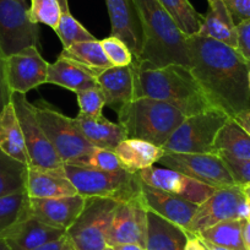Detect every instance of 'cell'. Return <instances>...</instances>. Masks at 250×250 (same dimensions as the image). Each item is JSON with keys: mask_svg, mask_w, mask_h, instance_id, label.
<instances>
[{"mask_svg": "<svg viewBox=\"0 0 250 250\" xmlns=\"http://www.w3.org/2000/svg\"><path fill=\"white\" fill-rule=\"evenodd\" d=\"M80 113L88 117H102V110L105 107V98L100 87L87 88L76 92Z\"/></svg>", "mask_w": 250, "mask_h": 250, "instance_id": "cell-37", "label": "cell"}, {"mask_svg": "<svg viewBox=\"0 0 250 250\" xmlns=\"http://www.w3.org/2000/svg\"><path fill=\"white\" fill-rule=\"evenodd\" d=\"M220 156L229 169L235 184H250V158L249 160H238V158H233L227 155Z\"/></svg>", "mask_w": 250, "mask_h": 250, "instance_id": "cell-39", "label": "cell"}, {"mask_svg": "<svg viewBox=\"0 0 250 250\" xmlns=\"http://www.w3.org/2000/svg\"><path fill=\"white\" fill-rule=\"evenodd\" d=\"M188 232L147 210L146 250H184Z\"/></svg>", "mask_w": 250, "mask_h": 250, "instance_id": "cell-26", "label": "cell"}, {"mask_svg": "<svg viewBox=\"0 0 250 250\" xmlns=\"http://www.w3.org/2000/svg\"><path fill=\"white\" fill-rule=\"evenodd\" d=\"M229 118L217 108L189 115L173 131L162 148L166 152L215 153L216 136Z\"/></svg>", "mask_w": 250, "mask_h": 250, "instance_id": "cell-6", "label": "cell"}, {"mask_svg": "<svg viewBox=\"0 0 250 250\" xmlns=\"http://www.w3.org/2000/svg\"><path fill=\"white\" fill-rule=\"evenodd\" d=\"M233 119L250 135V110H247V112H243L240 114L235 115Z\"/></svg>", "mask_w": 250, "mask_h": 250, "instance_id": "cell-45", "label": "cell"}, {"mask_svg": "<svg viewBox=\"0 0 250 250\" xmlns=\"http://www.w3.org/2000/svg\"><path fill=\"white\" fill-rule=\"evenodd\" d=\"M30 213V196L26 191L0 198V238Z\"/></svg>", "mask_w": 250, "mask_h": 250, "instance_id": "cell-33", "label": "cell"}, {"mask_svg": "<svg viewBox=\"0 0 250 250\" xmlns=\"http://www.w3.org/2000/svg\"><path fill=\"white\" fill-rule=\"evenodd\" d=\"M139 177L145 184L200 205L217 189L187 174L166 167H148L140 170Z\"/></svg>", "mask_w": 250, "mask_h": 250, "instance_id": "cell-13", "label": "cell"}, {"mask_svg": "<svg viewBox=\"0 0 250 250\" xmlns=\"http://www.w3.org/2000/svg\"><path fill=\"white\" fill-rule=\"evenodd\" d=\"M102 47L113 66H128L134 62V55L122 40L109 36L101 41Z\"/></svg>", "mask_w": 250, "mask_h": 250, "instance_id": "cell-38", "label": "cell"}, {"mask_svg": "<svg viewBox=\"0 0 250 250\" xmlns=\"http://www.w3.org/2000/svg\"><path fill=\"white\" fill-rule=\"evenodd\" d=\"M0 250H10L8 243L5 242V239H4V238H0Z\"/></svg>", "mask_w": 250, "mask_h": 250, "instance_id": "cell-51", "label": "cell"}, {"mask_svg": "<svg viewBox=\"0 0 250 250\" xmlns=\"http://www.w3.org/2000/svg\"><path fill=\"white\" fill-rule=\"evenodd\" d=\"M28 166L0 150V198L26 191Z\"/></svg>", "mask_w": 250, "mask_h": 250, "instance_id": "cell-29", "label": "cell"}, {"mask_svg": "<svg viewBox=\"0 0 250 250\" xmlns=\"http://www.w3.org/2000/svg\"><path fill=\"white\" fill-rule=\"evenodd\" d=\"M112 26V35L128 45L138 59L144 47V31L134 0H105Z\"/></svg>", "mask_w": 250, "mask_h": 250, "instance_id": "cell-16", "label": "cell"}, {"mask_svg": "<svg viewBox=\"0 0 250 250\" xmlns=\"http://www.w3.org/2000/svg\"><path fill=\"white\" fill-rule=\"evenodd\" d=\"M144 31V47L136 60L153 66L175 64L190 68L188 36L157 0H134Z\"/></svg>", "mask_w": 250, "mask_h": 250, "instance_id": "cell-3", "label": "cell"}, {"mask_svg": "<svg viewBox=\"0 0 250 250\" xmlns=\"http://www.w3.org/2000/svg\"><path fill=\"white\" fill-rule=\"evenodd\" d=\"M62 14V11L58 0H31L28 15L33 23H43L55 30Z\"/></svg>", "mask_w": 250, "mask_h": 250, "instance_id": "cell-36", "label": "cell"}, {"mask_svg": "<svg viewBox=\"0 0 250 250\" xmlns=\"http://www.w3.org/2000/svg\"><path fill=\"white\" fill-rule=\"evenodd\" d=\"M135 98L148 97L178 108L185 117L210 109L190 68L183 65L153 66L134 59Z\"/></svg>", "mask_w": 250, "mask_h": 250, "instance_id": "cell-2", "label": "cell"}, {"mask_svg": "<svg viewBox=\"0 0 250 250\" xmlns=\"http://www.w3.org/2000/svg\"><path fill=\"white\" fill-rule=\"evenodd\" d=\"M60 55L96 70H104L113 66L103 49L102 43L97 40L75 43L70 47L64 48Z\"/></svg>", "mask_w": 250, "mask_h": 250, "instance_id": "cell-30", "label": "cell"}, {"mask_svg": "<svg viewBox=\"0 0 250 250\" xmlns=\"http://www.w3.org/2000/svg\"><path fill=\"white\" fill-rule=\"evenodd\" d=\"M16 1H19V3L23 4V5H26V0H16Z\"/></svg>", "mask_w": 250, "mask_h": 250, "instance_id": "cell-52", "label": "cell"}, {"mask_svg": "<svg viewBox=\"0 0 250 250\" xmlns=\"http://www.w3.org/2000/svg\"><path fill=\"white\" fill-rule=\"evenodd\" d=\"M74 119L83 135L95 147L114 151L122 141L128 139L124 128L119 123L110 122L103 115L102 117H88V115L79 113V115H76Z\"/></svg>", "mask_w": 250, "mask_h": 250, "instance_id": "cell-23", "label": "cell"}, {"mask_svg": "<svg viewBox=\"0 0 250 250\" xmlns=\"http://www.w3.org/2000/svg\"><path fill=\"white\" fill-rule=\"evenodd\" d=\"M185 115L178 108L148 97H138L118 112L128 139H140L163 147Z\"/></svg>", "mask_w": 250, "mask_h": 250, "instance_id": "cell-4", "label": "cell"}, {"mask_svg": "<svg viewBox=\"0 0 250 250\" xmlns=\"http://www.w3.org/2000/svg\"><path fill=\"white\" fill-rule=\"evenodd\" d=\"M11 103L15 108L16 115L22 129L23 139H25L26 150H27L30 166L28 167H38L44 169H59L64 162L47 135L43 131L32 103L28 102L26 95L19 92L11 93Z\"/></svg>", "mask_w": 250, "mask_h": 250, "instance_id": "cell-10", "label": "cell"}, {"mask_svg": "<svg viewBox=\"0 0 250 250\" xmlns=\"http://www.w3.org/2000/svg\"><path fill=\"white\" fill-rule=\"evenodd\" d=\"M48 65L36 45L6 57V80L11 92L26 95L47 83Z\"/></svg>", "mask_w": 250, "mask_h": 250, "instance_id": "cell-14", "label": "cell"}, {"mask_svg": "<svg viewBox=\"0 0 250 250\" xmlns=\"http://www.w3.org/2000/svg\"><path fill=\"white\" fill-rule=\"evenodd\" d=\"M0 150L10 157L30 166L22 129L11 102L0 113Z\"/></svg>", "mask_w": 250, "mask_h": 250, "instance_id": "cell-27", "label": "cell"}, {"mask_svg": "<svg viewBox=\"0 0 250 250\" xmlns=\"http://www.w3.org/2000/svg\"><path fill=\"white\" fill-rule=\"evenodd\" d=\"M71 250H74V249H71Z\"/></svg>", "mask_w": 250, "mask_h": 250, "instance_id": "cell-56", "label": "cell"}, {"mask_svg": "<svg viewBox=\"0 0 250 250\" xmlns=\"http://www.w3.org/2000/svg\"><path fill=\"white\" fill-rule=\"evenodd\" d=\"M190 70L211 107L230 118L250 110L248 62L235 48L211 38L188 37Z\"/></svg>", "mask_w": 250, "mask_h": 250, "instance_id": "cell-1", "label": "cell"}, {"mask_svg": "<svg viewBox=\"0 0 250 250\" xmlns=\"http://www.w3.org/2000/svg\"><path fill=\"white\" fill-rule=\"evenodd\" d=\"M248 78H249V88H250V69H249V76H248Z\"/></svg>", "mask_w": 250, "mask_h": 250, "instance_id": "cell-54", "label": "cell"}, {"mask_svg": "<svg viewBox=\"0 0 250 250\" xmlns=\"http://www.w3.org/2000/svg\"><path fill=\"white\" fill-rule=\"evenodd\" d=\"M243 242L245 250H250V218L243 221Z\"/></svg>", "mask_w": 250, "mask_h": 250, "instance_id": "cell-46", "label": "cell"}, {"mask_svg": "<svg viewBox=\"0 0 250 250\" xmlns=\"http://www.w3.org/2000/svg\"><path fill=\"white\" fill-rule=\"evenodd\" d=\"M54 31L64 48H68L79 42L96 40L70 13L62 14L59 23Z\"/></svg>", "mask_w": 250, "mask_h": 250, "instance_id": "cell-34", "label": "cell"}, {"mask_svg": "<svg viewBox=\"0 0 250 250\" xmlns=\"http://www.w3.org/2000/svg\"><path fill=\"white\" fill-rule=\"evenodd\" d=\"M40 44L38 25L31 21L27 5L0 0V49L6 57Z\"/></svg>", "mask_w": 250, "mask_h": 250, "instance_id": "cell-12", "label": "cell"}, {"mask_svg": "<svg viewBox=\"0 0 250 250\" xmlns=\"http://www.w3.org/2000/svg\"><path fill=\"white\" fill-rule=\"evenodd\" d=\"M86 198L83 195L62 196L54 199H31V213L43 222L66 230L78 220L85 206Z\"/></svg>", "mask_w": 250, "mask_h": 250, "instance_id": "cell-18", "label": "cell"}, {"mask_svg": "<svg viewBox=\"0 0 250 250\" xmlns=\"http://www.w3.org/2000/svg\"><path fill=\"white\" fill-rule=\"evenodd\" d=\"M198 235L204 242L229 250H245L243 242V221L230 220L217 223L200 232Z\"/></svg>", "mask_w": 250, "mask_h": 250, "instance_id": "cell-31", "label": "cell"}, {"mask_svg": "<svg viewBox=\"0 0 250 250\" xmlns=\"http://www.w3.org/2000/svg\"><path fill=\"white\" fill-rule=\"evenodd\" d=\"M243 189V193L245 194V196H247L248 200L250 201V184H245V185H240Z\"/></svg>", "mask_w": 250, "mask_h": 250, "instance_id": "cell-50", "label": "cell"}, {"mask_svg": "<svg viewBox=\"0 0 250 250\" xmlns=\"http://www.w3.org/2000/svg\"><path fill=\"white\" fill-rule=\"evenodd\" d=\"M235 25L250 20V0H222Z\"/></svg>", "mask_w": 250, "mask_h": 250, "instance_id": "cell-40", "label": "cell"}, {"mask_svg": "<svg viewBox=\"0 0 250 250\" xmlns=\"http://www.w3.org/2000/svg\"><path fill=\"white\" fill-rule=\"evenodd\" d=\"M100 71L59 55L54 62L48 65L47 83H53L76 93L97 87V74Z\"/></svg>", "mask_w": 250, "mask_h": 250, "instance_id": "cell-21", "label": "cell"}, {"mask_svg": "<svg viewBox=\"0 0 250 250\" xmlns=\"http://www.w3.org/2000/svg\"><path fill=\"white\" fill-rule=\"evenodd\" d=\"M69 165L100 170L124 169L114 151L100 147H95L87 155L83 156V157L78 158L75 161H71V162H69Z\"/></svg>", "mask_w": 250, "mask_h": 250, "instance_id": "cell-35", "label": "cell"}, {"mask_svg": "<svg viewBox=\"0 0 250 250\" xmlns=\"http://www.w3.org/2000/svg\"><path fill=\"white\" fill-rule=\"evenodd\" d=\"M237 50L248 62H250V20L237 25Z\"/></svg>", "mask_w": 250, "mask_h": 250, "instance_id": "cell-41", "label": "cell"}, {"mask_svg": "<svg viewBox=\"0 0 250 250\" xmlns=\"http://www.w3.org/2000/svg\"><path fill=\"white\" fill-rule=\"evenodd\" d=\"M114 250H146L145 248L141 245L135 244V243H126V244H119L115 245Z\"/></svg>", "mask_w": 250, "mask_h": 250, "instance_id": "cell-47", "label": "cell"}, {"mask_svg": "<svg viewBox=\"0 0 250 250\" xmlns=\"http://www.w3.org/2000/svg\"><path fill=\"white\" fill-rule=\"evenodd\" d=\"M98 87L105 98V107L119 112L135 100V73L133 62L128 66H112L97 74Z\"/></svg>", "mask_w": 250, "mask_h": 250, "instance_id": "cell-19", "label": "cell"}, {"mask_svg": "<svg viewBox=\"0 0 250 250\" xmlns=\"http://www.w3.org/2000/svg\"><path fill=\"white\" fill-rule=\"evenodd\" d=\"M163 9L169 14L178 27L185 36L198 35L203 25L204 16L196 11L189 0H157Z\"/></svg>", "mask_w": 250, "mask_h": 250, "instance_id": "cell-32", "label": "cell"}, {"mask_svg": "<svg viewBox=\"0 0 250 250\" xmlns=\"http://www.w3.org/2000/svg\"><path fill=\"white\" fill-rule=\"evenodd\" d=\"M201 240H203V239H201ZM203 243H204V245H205L206 250H229V249H227V248L217 247V245H213V244H211V243L204 242V240H203Z\"/></svg>", "mask_w": 250, "mask_h": 250, "instance_id": "cell-49", "label": "cell"}, {"mask_svg": "<svg viewBox=\"0 0 250 250\" xmlns=\"http://www.w3.org/2000/svg\"><path fill=\"white\" fill-rule=\"evenodd\" d=\"M198 35L237 49V25L222 0L208 1V10L204 16L203 25Z\"/></svg>", "mask_w": 250, "mask_h": 250, "instance_id": "cell-24", "label": "cell"}, {"mask_svg": "<svg viewBox=\"0 0 250 250\" xmlns=\"http://www.w3.org/2000/svg\"><path fill=\"white\" fill-rule=\"evenodd\" d=\"M141 191L144 204L147 210L188 232L199 205L150 187L144 182Z\"/></svg>", "mask_w": 250, "mask_h": 250, "instance_id": "cell-17", "label": "cell"}, {"mask_svg": "<svg viewBox=\"0 0 250 250\" xmlns=\"http://www.w3.org/2000/svg\"><path fill=\"white\" fill-rule=\"evenodd\" d=\"M123 168L138 173L152 167L165 155V150L148 141L140 139H125L114 150Z\"/></svg>", "mask_w": 250, "mask_h": 250, "instance_id": "cell-25", "label": "cell"}, {"mask_svg": "<svg viewBox=\"0 0 250 250\" xmlns=\"http://www.w3.org/2000/svg\"><path fill=\"white\" fill-rule=\"evenodd\" d=\"M26 193L31 199H54L78 194L75 187L59 169L28 167Z\"/></svg>", "mask_w": 250, "mask_h": 250, "instance_id": "cell-22", "label": "cell"}, {"mask_svg": "<svg viewBox=\"0 0 250 250\" xmlns=\"http://www.w3.org/2000/svg\"><path fill=\"white\" fill-rule=\"evenodd\" d=\"M158 163L215 189L237 185L226 163L216 153H177L165 151Z\"/></svg>", "mask_w": 250, "mask_h": 250, "instance_id": "cell-11", "label": "cell"}, {"mask_svg": "<svg viewBox=\"0 0 250 250\" xmlns=\"http://www.w3.org/2000/svg\"><path fill=\"white\" fill-rule=\"evenodd\" d=\"M104 250H114V248H113V247H107Z\"/></svg>", "mask_w": 250, "mask_h": 250, "instance_id": "cell-53", "label": "cell"}, {"mask_svg": "<svg viewBox=\"0 0 250 250\" xmlns=\"http://www.w3.org/2000/svg\"><path fill=\"white\" fill-rule=\"evenodd\" d=\"M248 218H250V201L243 193L242 187L222 188L199 205L188 233L199 234L225 221H244Z\"/></svg>", "mask_w": 250, "mask_h": 250, "instance_id": "cell-9", "label": "cell"}, {"mask_svg": "<svg viewBox=\"0 0 250 250\" xmlns=\"http://www.w3.org/2000/svg\"><path fill=\"white\" fill-rule=\"evenodd\" d=\"M62 172L83 198H107L119 203L143 200V180L139 173L91 169L69 163L62 165Z\"/></svg>", "mask_w": 250, "mask_h": 250, "instance_id": "cell-5", "label": "cell"}, {"mask_svg": "<svg viewBox=\"0 0 250 250\" xmlns=\"http://www.w3.org/2000/svg\"><path fill=\"white\" fill-rule=\"evenodd\" d=\"M213 151L216 155H227L238 160H249L250 135L233 118H229L216 136Z\"/></svg>", "mask_w": 250, "mask_h": 250, "instance_id": "cell-28", "label": "cell"}, {"mask_svg": "<svg viewBox=\"0 0 250 250\" xmlns=\"http://www.w3.org/2000/svg\"><path fill=\"white\" fill-rule=\"evenodd\" d=\"M208 1H212V0H208Z\"/></svg>", "mask_w": 250, "mask_h": 250, "instance_id": "cell-55", "label": "cell"}, {"mask_svg": "<svg viewBox=\"0 0 250 250\" xmlns=\"http://www.w3.org/2000/svg\"><path fill=\"white\" fill-rule=\"evenodd\" d=\"M66 230L53 227L43 222L32 213L11 228L4 239L10 250H32L45 243L53 242L64 237Z\"/></svg>", "mask_w": 250, "mask_h": 250, "instance_id": "cell-20", "label": "cell"}, {"mask_svg": "<svg viewBox=\"0 0 250 250\" xmlns=\"http://www.w3.org/2000/svg\"><path fill=\"white\" fill-rule=\"evenodd\" d=\"M33 108L48 140L64 163L78 160L95 148L83 135L74 118L66 117L44 101L35 103Z\"/></svg>", "mask_w": 250, "mask_h": 250, "instance_id": "cell-8", "label": "cell"}, {"mask_svg": "<svg viewBox=\"0 0 250 250\" xmlns=\"http://www.w3.org/2000/svg\"><path fill=\"white\" fill-rule=\"evenodd\" d=\"M73 247H71L70 242L66 238V235L59 238L57 240H53V242L45 243V244L40 245V247L35 248L32 250H71Z\"/></svg>", "mask_w": 250, "mask_h": 250, "instance_id": "cell-43", "label": "cell"}, {"mask_svg": "<svg viewBox=\"0 0 250 250\" xmlns=\"http://www.w3.org/2000/svg\"><path fill=\"white\" fill-rule=\"evenodd\" d=\"M119 201L107 198H86L78 220L66 229L74 250H104L107 235Z\"/></svg>", "mask_w": 250, "mask_h": 250, "instance_id": "cell-7", "label": "cell"}, {"mask_svg": "<svg viewBox=\"0 0 250 250\" xmlns=\"http://www.w3.org/2000/svg\"><path fill=\"white\" fill-rule=\"evenodd\" d=\"M11 93L6 80V55L0 49V113L11 102Z\"/></svg>", "mask_w": 250, "mask_h": 250, "instance_id": "cell-42", "label": "cell"}, {"mask_svg": "<svg viewBox=\"0 0 250 250\" xmlns=\"http://www.w3.org/2000/svg\"><path fill=\"white\" fill-rule=\"evenodd\" d=\"M184 250H206V249L203 240H201L198 235L188 233V240H187V244H185Z\"/></svg>", "mask_w": 250, "mask_h": 250, "instance_id": "cell-44", "label": "cell"}, {"mask_svg": "<svg viewBox=\"0 0 250 250\" xmlns=\"http://www.w3.org/2000/svg\"><path fill=\"white\" fill-rule=\"evenodd\" d=\"M60 8H62V14L64 13H70V9H69V1L68 0H58Z\"/></svg>", "mask_w": 250, "mask_h": 250, "instance_id": "cell-48", "label": "cell"}, {"mask_svg": "<svg viewBox=\"0 0 250 250\" xmlns=\"http://www.w3.org/2000/svg\"><path fill=\"white\" fill-rule=\"evenodd\" d=\"M147 208L144 200L119 203L107 235L108 247L135 243L146 249Z\"/></svg>", "mask_w": 250, "mask_h": 250, "instance_id": "cell-15", "label": "cell"}]
</instances>
